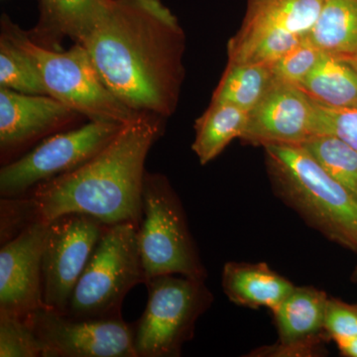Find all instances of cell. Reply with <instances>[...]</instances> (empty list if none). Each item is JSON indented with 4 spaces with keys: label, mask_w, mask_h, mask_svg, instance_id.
<instances>
[{
    "label": "cell",
    "mask_w": 357,
    "mask_h": 357,
    "mask_svg": "<svg viewBox=\"0 0 357 357\" xmlns=\"http://www.w3.org/2000/svg\"><path fill=\"white\" fill-rule=\"evenodd\" d=\"M182 36L177 17L161 0H110L79 44L126 107L164 119L177 102Z\"/></svg>",
    "instance_id": "cell-1"
},
{
    "label": "cell",
    "mask_w": 357,
    "mask_h": 357,
    "mask_svg": "<svg viewBox=\"0 0 357 357\" xmlns=\"http://www.w3.org/2000/svg\"><path fill=\"white\" fill-rule=\"evenodd\" d=\"M162 132V117L142 114L124 126L107 146L83 166L13 198L26 225L84 213L107 225L132 222L139 227L145 162Z\"/></svg>",
    "instance_id": "cell-2"
},
{
    "label": "cell",
    "mask_w": 357,
    "mask_h": 357,
    "mask_svg": "<svg viewBox=\"0 0 357 357\" xmlns=\"http://www.w3.org/2000/svg\"><path fill=\"white\" fill-rule=\"evenodd\" d=\"M2 25L29 52L38 66L48 96L89 121L126 126L139 119L103 83L88 50L76 43L68 51L51 50L33 42L28 33L7 17Z\"/></svg>",
    "instance_id": "cell-3"
},
{
    "label": "cell",
    "mask_w": 357,
    "mask_h": 357,
    "mask_svg": "<svg viewBox=\"0 0 357 357\" xmlns=\"http://www.w3.org/2000/svg\"><path fill=\"white\" fill-rule=\"evenodd\" d=\"M292 203L338 243L357 251V198L298 144L264 145Z\"/></svg>",
    "instance_id": "cell-4"
},
{
    "label": "cell",
    "mask_w": 357,
    "mask_h": 357,
    "mask_svg": "<svg viewBox=\"0 0 357 357\" xmlns=\"http://www.w3.org/2000/svg\"><path fill=\"white\" fill-rule=\"evenodd\" d=\"M138 225H107L73 291L67 316L76 319L122 318L129 291L144 284L138 248Z\"/></svg>",
    "instance_id": "cell-5"
},
{
    "label": "cell",
    "mask_w": 357,
    "mask_h": 357,
    "mask_svg": "<svg viewBox=\"0 0 357 357\" xmlns=\"http://www.w3.org/2000/svg\"><path fill=\"white\" fill-rule=\"evenodd\" d=\"M142 203L137 241L145 282L160 275L174 274L203 281L206 274L190 236L184 211L165 176L146 171Z\"/></svg>",
    "instance_id": "cell-6"
},
{
    "label": "cell",
    "mask_w": 357,
    "mask_h": 357,
    "mask_svg": "<svg viewBox=\"0 0 357 357\" xmlns=\"http://www.w3.org/2000/svg\"><path fill=\"white\" fill-rule=\"evenodd\" d=\"M146 307L133 324L137 357L180 356L183 342L191 337L197 317L208 306L210 296L202 281L160 275L145 282Z\"/></svg>",
    "instance_id": "cell-7"
},
{
    "label": "cell",
    "mask_w": 357,
    "mask_h": 357,
    "mask_svg": "<svg viewBox=\"0 0 357 357\" xmlns=\"http://www.w3.org/2000/svg\"><path fill=\"white\" fill-rule=\"evenodd\" d=\"M121 124L89 121L81 128L52 134L31 151L0 170V197L20 198L42 183L79 167L112 142Z\"/></svg>",
    "instance_id": "cell-8"
},
{
    "label": "cell",
    "mask_w": 357,
    "mask_h": 357,
    "mask_svg": "<svg viewBox=\"0 0 357 357\" xmlns=\"http://www.w3.org/2000/svg\"><path fill=\"white\" fill-rule=\"evenodd\" d=\"M107 227L84 213H69L50 222L42 256L47 309L67 314L75 286Z\"/></svg>",
    "instance_id": "cell-9"
},
{
    "label": "cell",
    "mask_w": 357,
    "mask_h": 357,
    "mask_svg": "<svg viewBox=\"0 0 357 357\" xmlns=\"http://www.w3.org/2000/svg\"><path fill=\"white\" fill-rule=\"evenodd\" d=\"M29 323L42 357H137L133 325L123 318L76 319L43 307Z\"/></svg>",
    "instance_id": "cell-10"
},
{
    "label": "cell",
    "mask_w": 357,
    "mask_h": 357,
    "mask_svg": "<svg viewBox=\"0 0 357 357\" xmlns=\"http://www.w3.org/2000/svg\"><path fill=\"white\" fill-rule=\"evenodd\" d=\"M50 222L33 223L0 249V314L29 321L45 307L42 256Z\"/></svg>",
    "instance_id": "cell-11"
},
{
    "label": "cell",
    "mask_w": 357,
    "mask_h": 357,
    "mask_svg": "<svg viewBox=\"0 0 357 357\" xmlns=\"http://www.w3.org/2000/svg\"><path fill=\"white\" fill-rule=\"evenodd\" d=\"M77 112L47 95L0 88V153L3 165L41 138L64 128Z\"/></svg>",
    "instance_id": "cell-12"
},
{
    "label": "cell",
    "mask_w": 357,
    "mask_h": 357,
    "mask_svg": "<svg viewBox=\"0 0 357 357\" xmlns=\"http://www.w3.org/2000/svg\"><path fill=\"white\" fill-rule=\"evenodd\" d=\"M314 102L297 86L273 81L248 114L243 139L264 145L301 144L312 136Z\"/></svg>",
    "instance_id": "cell-13"
},
{
    "label": "cell",
    "mask_w": 357,
    "mask_h": 357,
    "mask_svg": "<svg viewBox=\"0 0 357 357\" xmlns=\"http://www.w3.org/2000/svg\"><path fill=\"white\" fill-rule=\"evenodd\" d=\"M325 0H248L238 33L230 40L229 52L243 48L273 32L307 35L318 20Z\"/></svg>",
    "instance_id": "cell-14"
},
{
    "label": "cell",
    "mask_w": 357,
    "mask_h": 357,
    "mask_svg": "<svg viewBox=\"0 0 357 357\" xmlns=\"http://www.w3.org/2000/svg\"><path fill=\"white\" fill-rule=\"evenodd\" d=\"M109 2L110 0H40L39 22L28 36L35 43L51 50H59L65 37L79 43L95 27Z\"/></svg>",
    "instance_id": "cell-15"
},
{
    "label": "cell",
    "mask_w": 357,
    "mask_h": 357,
    "mask_svg": "<svg viewBox=\"0 0 357 357\" xmlns=\"http://www.w3.org/2000/svg\"><path fill=\"white\" fill-rule=\"evenodd\" d=\"M223 288L232 302L275 311L295 287L266 265L229 263L223 270Z\"/></svg>",
    "instance_id": "cell-16"
},
{
    "label": "cell",
    "mask_w": 357,
    "mask_h": 357,
    "mask_svg": "<svg viewBox=\"0 0 357 357\" xmlns=\"http://www.w3.org/2000/svg\"><path fill=\"white\" fill-rule=\"evenodd\" d=\"M299 88L325 107H357V73L344 59L323 53Z\"/></svg>",
    "instance_id": "cell-17"
},
{
    "label": "cell",
    "mask_w": 357,
    "mask_h": 357,
    "mask_svg": "<svg viewBox=\"0 0 357 357\" xmlns=\"http://www.w3.org/2000/svg\"><path fill=\"white\" fill-rule=\"evenodd\" d=\"M307 38L323 53L344 60L357 55V0H325Z\"/></svg>",
    "instance_id": "cell-18"
},
{
    "label": "cell",
    "mask_w": 357,
    "mask_h": 357,
    "mask_svg": "<svg viewBox=\"0 0 357 357\" xmlns=\"http://www.w3.org/2000/svg\"><path fill=\"white\" fill-rule=\"evenodd\" d=\"M328 298L310 288H295L275 310L282 342L292 345L314 337L325 328Z\"/></svg>",
    "instance_id": "cell-19"
},
{
    "label": "cell",
    "mask_w": 357,
    "mask_h": 357,
    "mask_svg": "<svg viewBox=\"0 0 357 357\" xmlns=\"http://www.w3.org/2000/svg\"><path fill=\"white\" fill-rule=\"evenodd\" d=\"M249 112L227 103L211 102L196 122L192 150L202 165L222 153L234 138L243 137Z\"/></svg>",
    "instance_id": "cell-20"
},
{
    "label": "cell",
    "mask_w": 357,
    "mask_h": 357,
    "mask_svg": "<svg viewBox=\"0 0 357 357\" xmlns=\"http://www.w3.org/2000/svg\"><path fill=\"white\" fill-rule=\"evenodd\" d=\"M269 66L229 63L211 102L227 103L250 112L273 83Z\"/></svg>",
    "instance_id": "cell-21"
},
{
    "label": "cell",
    "mask_w": 357,
    "mask_h": 357,
    "mask_svg": "<svg viewBox=\"0 0 357 357\" xmlns=\"http://www.w3.org/2000/svg\"><path fill=\"white\" fill-rule=\"evenodd\" d=\"M0 37V88L29 95H47L43 79L34 59L6 27Z\"/></svg>",
    "instance_id": "cell-22"
},
{
    "label": "cell",
    "mask_w": 357,
    "mask_h": 357,
    "mask_svg": "<svg viewBox=\"0 0 357 357\" xmlns=\"http://www.w3.org/2000/svg\"><path fill=\"white\" fill-rule=\"evenodd\" d=\"M300 146L357 198V151L332 135H312Z\"/></svg>",
    "instance_id": "cell-23"
},
{
    "label": "cell",
    "mask_w": 357,
    "mask_h": 357,
    "mask_svg": "<svg viewBox=\"0 0 357 357\" xmlns=\"http://www.w3.org/2000/svg\"><path fill=\"white\" fill-rule=\"evenodd\" d=\"M307 35L273 32L264 35L243 48L229 52V63L256 64L271 67L286 53L302 43Z\"/></svg>",
    "instance_id": "cell-24"
},
{
    "label": "cell",
    "mask_w": 357,
    "mask_h": 357,
    "mask_svg": "<svg viewBox=\"0 0 357 357\" xmlns=\"http://www.w3.org/2000/svg\"><path fill=\"white\" fill-rule=\"evenodd\" d=\"M314 102L312 135H332L357 151V107L333 109Z\"/></svg>",
    "instance_id": "cell-25"
},
{
    "label": "cell",
    "mask_w": 357,
    "mask_h": 357,
    "mask_svg": "<svg viewBox=\"0 0 357 357\" xmlns=\"http://www.w3.org/2000/svg\"><path fill=\"white\" fill-rule=\"evenodd\" d=\"M0 357H42V347L29 321L0 314Z\"/></svg>",
    "instance_id": "cell-26"
},
{
    "label": "cell",
    "mask_w": 357,
    "mask_h": 357,
    "mask_svg": "<svg viewBox=\"0 0 357 357\" xmlns=\"http://www.w3.org/2000/svg\"><path fill=\"white\" fill-rule=\"evenodd\" d=\"M323 52L305 38L302 43L286 53L271 66L274 81L299 86L314 69Z\"/></svg>",
    "instance_id": "cell-27"
},
{
    "label": "cell",
    "mask_w": 357,
    "mask_h": 357,
    "mask_svg": "<svg viewBox=\"0 0 357 357\" xmlns=\"http://www.w3.org/2000/svg\"><path fill=\"white\" fill-rule=\"evenodd\" d=\"M325 330L335 340L357 335V306L328 299Z\"/></svg>",
    "instance_id": "cell-28"
},
{
    "label": "cell",
    "mask_w": 357,
    "mask_h": 357,
    "mask_svg": "<svg viewBox=\"0 0 357 357\" xmlns=\"http://www.w3.org/2000/svg\"><path fill=\"white\" fill-rule=\"evenodd\" d=\"M340 351L347 356L357 357V335L335 340Z\"/></svg>",
    "instance_id": "cell-29"
},
{
    "label": "cell",
    "mask_w": 357,
    "mask_h": 357,
    "mask_svg": "<svg viewBox=\"0 0 357 357\" xmlns=\"http://www.w3.org/2000/svg\"><path fill=\"white\" fill-rule=\"evenodd\" d=\"M345 60H347V62L354 68V70H356L357 73V55L354 56V57L351 58L345 59Z\"/></svg>",
    "instance_id": "cell-30"
}]
</instances>
